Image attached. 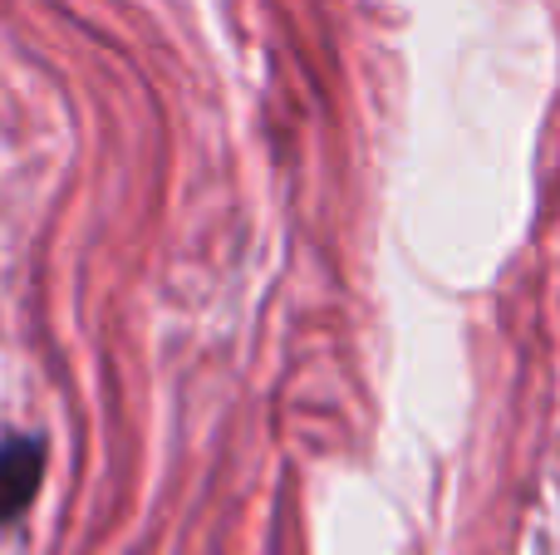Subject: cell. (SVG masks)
<instances>
[{
    "instance_id": "obj_1",
    "label": "cell",
    "mask_w": 560,
    "mask_h": 555,
    "mask_svg": "<svg viewBox=\"0 0 560 555\" xmlns=\"http://www.w3.org/2000/svg\"><path fill=\"white\" fill-rule=\"evenodd\" d=\"M39 482H45V442L39 438L0 442V527L15 521L35 501Z\"/></svg>"
}]
</instances>
